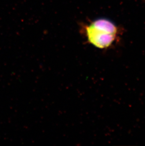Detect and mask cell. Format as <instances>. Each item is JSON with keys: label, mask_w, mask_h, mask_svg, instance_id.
<instances>
[{"label": "cell", "mask_w": 145, "mask_h": 146, "mask_svg": "<svg viewBox=\"0 0 145 146\" xmlns=\"http://www.w3.org/2000/svg\"><path fill=\"white\" fill-rule=\"evenodd\" d=\"M117 29L108 19H100L85 26L84 33L88 41L100 49L105 48L115 40Z\"/></svg>", "instance_id": "1"}]
</instances>
